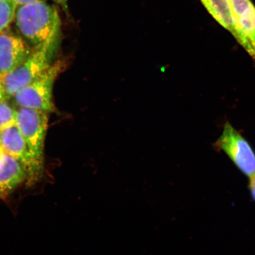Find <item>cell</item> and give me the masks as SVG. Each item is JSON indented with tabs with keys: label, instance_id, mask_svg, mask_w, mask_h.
<instances>
[{
	"label": "cell",
	"instance_id": "16",
	"mask_svg": "<svg viewBox=\"0 0 255 255\" xmlns=\"http://www.w3.org/2000/svg\"><path fill=\"white\" fill-rule=\"evenodd\" d=\"M5 101L4 95H3L1 82V76H0V101Z\"/></svg>",
	"mask_w": 255,
	"mask_h": 255
},
{
	"label": "cell",
	"instance_id": "17",
	"mask_svg": "<svg viewBox=\"0 0 255 255\" xmlns=\"http://www.w3.org/2000/svg\"><path fill=\"white\" fill-rule=\"evenodd\" d=\"M4 152L3 151L1 147V146H0V167H1V165L2 164V160H3V157H4Z\"/></svg>",
	"mask_w": 255,
	"mask_h": 255
},
{
	"label": "cell",
	"instance_id": "13",
	"mask_svg": "<svg viewBox=\"0 0 255 255\" xmlns=\"http://www.w3.org/2000/svg\"><path fill=\"white\" fill-rule=\"evenodd\" d=\"M45 0H13L15 4L18 6L32 4V3L44 1Z\"/></svg>",
	"mask_w": 255,
	"mask_h": 255
},
{
	"label": "cell",
	"instance_id": "11",
	"mask_svg": "<svg viewBox=\"0 0 255 255\" xmlns=\"http://www.w3.org/2000/svg\"><path fill=\"white\" fill-rule=\"evenodd\" d=\"M17 7L13 0H0V32L13 21Z\"/></svg>",
	"mask_w": 255,
	"mask_h": 255
},
{
	"label": "cell",
	"instance_id": "9",
	"mask_svg": "<svg viewBox=\"0 0 255 255\" xmlns=\"http://www.w3.org/2000/svg\"><path fill=\"white\" fill-rule=\"evenodd\" d=\"M239 28L248 44V54L255 60V6L251 0H229Z\"/></svg>",
	"mask_w": 255,
	"mask_h": 255
},
{
	"label": "cell",
	"instance_id": "6",
	"mask_svg": "<svg viewBox=\"0 0 255 255\" xmlns=\"http://www.w3.org/2000/svg\"><path fill=\"white\" fill-rule=\"evenodd\" d=\"M0 146L6 154L20 161L27 171L28 178L32 180L39 176L43 163L31 154L23 135L17 126L0 130Z\"/></svg>",
	"mask_w": 255,
	"mask_h": 255
},
{
	"label": "cell",
	"instance_id": "7",
	"mask_svg": "<svg viewBox=\"0 0 255 255\" xmlns=\"http://www.w3.org/2000/svg\"><path fill=\"white\" fill-rule=\"evenodd\" d=\"M6 29L0 32V75L18 68L32 52L21 37Z\"/></svg>",
	"mask_w": 255,
	"mask_h": 255
},
{
	"label": "cell",
	"instance_id": "1",
	"mask_svg": "<svg viewBox=\"0 0 255 255\" xmlns=\"http://www.w3.org/2000/svg\"><path fill=\"white\" fill-rule=\"evenodd\" d=\"M14 20L21 36L34 47L59 41L61 27L59 12L45 1L18 6Z\"/></svg>",
	"mask_w": 255,
	"mask_h": 255
},
{
	"label": "cell",
	"instance_id": "4",
	"mask_svg": "<svg viewBox=\"0 0 255 255\" xmlns=\"http://www.w3.org/2000/svg\"><path fill=\"white\" fill-rule=\"evenodd\" d=\"M47 114L45 111L27 108H18L16 110V126L31 154L41 163L48 126Z\"/></svg>",
	"mask_w": 255,
	"mask_h": 255
},
{
	"label": "cell",
	"instance_id": "14",
	"mask_svg": "<svg viewBox=\"0 0 255 255\" xmlns=\"http://www.w3.org/2000/svg\"><path fill=\"white\" fill-rule=\"evenodd\" d=\"M250 189L252 195L255 200V174L250 177Z\"/></svg>",
	"mask_w": 255,
	"mask_h": 255
},
{
	"label": "cell",
	"instance_id": "3",
	"mask_svg": "<svg viewBox=\"0 0 255 255\" xmlns=\"http://www.w3.org/2000/svg\"><path fill=\"white\" fill-rule=\"evenodd\" d=\"M62 62L51 65L31 84L17 92L14 97V103L19 108L47 112L52 111V89L57 76L62 71Z\"/></svg>",
	"mask_w": 255,
	"mask_h": 255
},
{
	"label": "cell",
	"instance_id": "5",
	"mask_svg": "<svg viewBox=\"0 0 255 255\" xmlns=\"http://www.w3.org/2000/svg\"><path fill=\"white\" fill-rule=\"evenodd\" d=\"M215 147L225 152L243 173L251 177L255 174V154L250 143L228 122Z\"/></svg>",
	"mask_w": 255,
	"mask_h": 255
},
{
	"label": "cell",
	"instance_id": "15",
	"mask_svg": "<svg viewBox=\"0 0 255 255\" xmlns=\"http://www.w3.org/2000/svg\"><path fill=\"white\" fill-rule=\"evenodd\" d=\"M54 1L62 5L64 8L67 9V2H68V0H54Z\"/></svg>",
	"mask_w": 255,
	"mask_h": 255
},
{
	"label": "cell",
	"instance_id": "12",
	"mask_svg": "<svg viewBox=\"0 0 255 255\" xmlns=\"http://www.w3.org/2000/svg\"><path fill=\"white\" fill-rule=\"evenodd\" d=\"M16 124V110L6 101H0V130Z\"/></svg>",
	"mask_w": 255,
	"mask_h": 255
},
{
	"label": "cell",
	"instance_id": "8",
	"mask_svg": "<svg viewBox=\"0 0 255 255\" xmlns=\"http://www.w3.org/2000/svg\"><path fill=\"white\" fill-rule=\"evenodd\" d=\"M200 1L215 20L230 32L248 53V44L239 27L229 0H200Z\"/></svg>",
	"mask_w": 255,
	"mask_h": 255
},
{
	"label": "cell",
	"instance_id": "2",
	"mask_svg": "<svg viewBox=\"0 0 255 255\" xmlns=\"http://www.w3.org/2000/svg\"><path fill=\"white\" fill-rule=\"evenodd\" d=\"M58 43L50 41L34 47L30 56L18 68L0 75L5 101L13 97L16 92L31 84L49 68Z\"/></svg>",
	"mask_w": 255,
	"mask_h": 255
},
{
	"label": "cell",
	"instance_id": "10",
	"mask_svg": "<svg viewBox=\"0 0 255 255\" xmlns=\"http://www.w3.org/2000/svg\"><path fill=\"white\" fill-rule=\"evenodd\" d=\"M28 178L23 164L4 152L0 167V196H5Z\"/></svg>",
	"mask_w": 255,
	"mask_h": 255
}]
</instances>
